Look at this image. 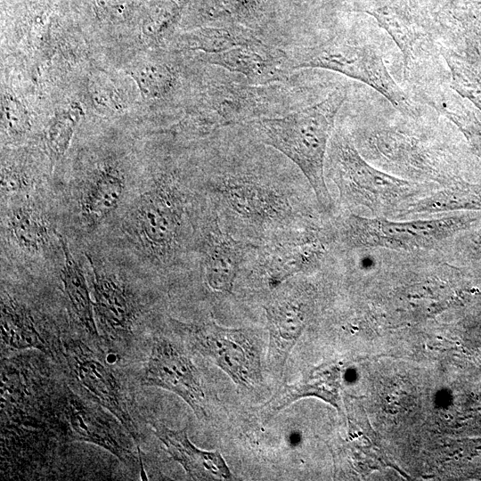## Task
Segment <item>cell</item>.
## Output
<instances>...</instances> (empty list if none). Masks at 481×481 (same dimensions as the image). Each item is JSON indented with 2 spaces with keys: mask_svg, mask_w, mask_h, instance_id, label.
I'll list each match as a JSON object with an SVG mask.
<instances>
[{
  "mask_svg": "<svg viewBox=\"0 0 481 481\" xmlns=\"http://www.w3.org/2000/svg\"><path fill=\"white\" fill-rule=\"evenodd\" d=\"M208 208L198 182L175 169H159L125 209L120 228L147 263L168 268L195 261L200 226Z\"/></svg>",
  "mask_w": 481,
  "mask_h": 481,
  "instance_id": "cell-1",
  "label": "cell"
},
{
  "mask_svg": "<svg viewBox=\"0 0 481 481\" xmlns=\"http://www.w3.org/2000/svg\"><path fill=\"white\" fill-rule=\"evenodd\" d=\"M141 383L170 391L183 399L203 420L208 416L207 397L197 368L172 340L156 338L140 376Z\"/></svg>",
  "mask_w": 481,
  "mask_h": 481,
  "instance_id": "cell-11",
  "label": "cell"
},
{
  "mask_svg": "<svg viewBox=\"0 0 481 481\" xmlns=\"http://www.w3.org/2000/svg\"><path fill=\"white\" fill-rule=\"evenodd\" d=\"M66 357L77 381L123 425L139 448L140 436L125 394L111 370L84 344H65Z\"/></svg>",
  "mask_w": 481,
  "mask_h": 481,
  "instance_id": "cell-16",
  "label": "cell"
},
{
  "mask_svg": "<svg viewBox=\"0 0 481 481\" xmlns=\"http://www.w3.org/2000/svg\"><path fill=\"white\" fill-rule=\"evenodd\" d=\"M153 433L167 453L193 480H232V474L218 451H205L195 446L187 429H171L163 423L151 422Z\"/></svg>",
  "mask_w": 481,
  "mask_h": 481,
  "instance_id": "cell-19",
  "label": "cell"
},
{
  "mask_svg": "<svg viewBox=\"0 0 481 481\" xmlns=\"http://www.w3.org/2000/svg\"><path fill=\"white\" fill-rule=\"evenodd\" d=\"M196 350L223 371L241 388L263 384L262 347L249 328H228L213 321L179 323Z\"/></svg>",
  "mask_w": 481,
  "mask_h": 481,
  "instance_id": "cell-6",
  "label": "cell"
},
{
  "mask_svg": "<svg viewBox=\"0 0 481 481\" xmlns=\"http://www.w3.org/2000/svg\"><path fill=\"white\" fill-rule=\"evenodd\" d=\"M64 410L69 433L75 440L107 450L129 468L136 465L137 457L125 428L112 414L73 394L68 395Z\"/></svg>",
  "mask_w": 481,
  "mask_h": 481,
  "instance_id": "cell-17",
  "label": "cell"
},
{
  "mask_svg": "<svg viewBox=\"0 0 481 481\" xmlns=\"http://www.w3.org/2000/svg\"><path fill=\"white\" fill-rule=\"evenodd\" d=\"M200 60L243 75L250 85L281 82L294 69L290 56L262 40L232 49L201 53Z\"/></svg>",
  "mask_w": 481,
  "mask_h": 481,
  "instance_id": "cell-18",
  "label": "cell"
},
{
  "mask_svg": "<svg viewBox=\"0 0 481 481\" xmlns=\"http://www.w3.org/2000/svg\"><path fill=\"white\" fill-rule=\"evenodd\" d=\"M1 125L4 139L10 143L22 141L31 131V118L26 105L11 93L2 94Z\"/></svg>",
  "mask_w": 481,
  "mask_h": 481,
  "instance_id": "cell-26",
  "label": "cell"
},
{
  "mask_svg": "<svg viewBox=\"0 0 481 481\" xmlns=\"http://www.w3.org/2000/svg\"><path fill=\"white\" fill-rule=\"evenodd\" d=\"M127 177L115 159H100L92 164L73 188V211L79 226L96 231L110 220L125 202Z\"/></svg>",
  "mask_w": 481,
  "mask_h": 481,
  "instance_id": "cell-10",
  "label": "cell"
},
{
  "mask_svg": "<svg viewBox=\"0 0 481 481\" xmlns=\"http://www.w3.org/2000/svg\"><path fill=\"white\" fill-rule=\"evenodd\" d=\"M208 206L230 234L265 245L310 227L291 182L246 162H218L200 181Z\"/></svg>",
  "mask_w": 481,
  "mask_h": 481,
  "instance_id": "cell-2",
  "label": "cell"
},
{
  "mask_svg": "<svg viewBox=\"0 0 481 481\" xmlns=\"http://www.w3.org/2000/svg\"><path fill=\"white\" fill-rule=\"evenodd\" d=\"M347 86L338 85L318 102L281 118H262L243 125L258 141L291 160L306 177L319 209L330 216L334 205L325 182V159L337 115Z\"/></svg>",
  "mask_w": 481,
  "mask_h": 481,
  "instance_id": "cell-3",
  "label": "cell"
},
{
  "mask_svg": "<svg viewBox=\"0 0 481 481\" xmlns=\"http://www.w3.org/2000/svg\"><path fill=\"white\" fill-rule=\"evenodd\" d=\"M383 44L374 34L347 31L311 38L289 56L294 69L319 68L340 73L371 87L401 112L420 114V106L391 75Z\"/></svg>",
  "mask_w": 481,
  "mask_h": 481,
  "instance_id": "cell-4",
  "label": "cell"
},
{
  "mask_svg": "<svg viewBox=\"0 0 481 481\" xmlns=\"http://www.w3.org/2000/svg\"><path fill=\"white\" fill-rule=\"evenodd\" d=\"M99 6L105 11L106 15L116 18L126 10V0H99Z\"/></svg>",
  "mask_w": 481,
  "mask_h": 481,
  "instance_id": "cell-29",
  "label": "cell"
},
{
  "mask_svg": "<svg viewBox=\"0 0 481 481\" xmlns=\"http://www.w3.org/2000/svg\"><path fill=\"white\" fill-rule=\"evenodd\" d=\"M84 116L79 102H71L57 112L49 122L45 140L52 167L66 153L75 128Z\"/></svg>",
  "mask_w": 481,
  "mask_h": 481,
  "instance_id": "cell-25",
  "label": "cell"
},
{
  "mask_svg": "<svg viewBox=\"0 0 481 481\" xmlns=\"http://www.w3.org/2000/svg\"><path fill=\"white\" fill-rule=\"evenodd\" d=\"M257 247L227 232L209 208L200 226L195 253L204 284L215 293L231 294Z\"/></svg>",
  "mask_w": 481,
  "mask_h": 481,
  "instance_id": "cell-8",
  "label": "cell"
},
{
  "mask_svg": "<svg viewBox=\"0 0 481 481\" xmlns=\"http://www.w3.org/2000/svg\"><path fill=\"white\" fill-rule=\"evenodd\" d=\"M1 341L5 351L36 348L49 353L29 309L6 292L1 298Z\"/></svg>",
  "mask_w": 481,
  "mask_h": 481,
  "instance_id": "cell-21",
  "label": "cell"
},
{
  "mask_svg": "<svg viewBox=\"0 0 481 481\" xmlns=\"http://www.w3.org/2000/svg\"><path fill=\"white\" fill-rule=\"evenodd\" d=\"M325 167L339 190L342 200L377 209L400 203L412 194L410 183L381 172L360 155L348 133L334 128L330 136Z\"/></svg>",
  "mask_w": 481,
  "mask_h": 481,
  "instance_id": "cell-5",
  "label": "cell"
},
{
  "mask_svg": "<svg viewBox=\"0 0 481 481\" xmlns=\"http://www.w3.org/2000/svg\"><path fill=\"white\" fill-rule=\"evenodd\" d=\"M261 40L248 29L238 28H205L178 39L182 50L215 53Z\"/></svg>",
  "mask_w": 481,
  "mask_h": 481,
  "instance_id": "cell-24",
  "label": "cell"
},
{
  "mask_svg": "<svg viewBox=\"0 0 481 481\" xmlns=\"http://www.w3.org/2000/svg\"><path fill=\"white\" fill-rule=\"evenodd\" d=\"M176 12L175 5H164L152 10L143 23L142 33L144 39L151 44L163 40L175 21Z\"/></svg>",
  "mask_w": 481,
  "mask_h": 481,
  "instance_id": "cell-28",
  "label": "cell"
},
{
  "mask_svg": "<svg viewBox=\"0 0 481 481\" xmlns=\"http://www.w3.org/2000/svg\"><path fill=\"white\" fill-rule=\"evenodd\" d=\"M93 273V305L96 324L103 335L125 340L133 333L140 305L132 288L115 272L86 254Z\"/></svg>",
  "mask_w": 481,
  "mask_h": 481,
  "instance_id": "cell-15",
  "label": "cell"
},
{
  "mask_svg": "<svg viewBox=\"0 0 481 481\" xmlns=\"http://www.w3.org/2000/svg\"><path fill=\"white\" fill-rule=\"evenodd\" d=\"M336 371L335 368L319 369L301 380L284 384L262 406V415L265 420H269L293 402L306 396L315 395L335 404L338 378Z\"/></svg>",
  "mask_w": 481,
  "mask_h": 481,
  "instance_id": "cell-22",
  "label": "cell"
},
{
  "mask_svg": "<svg viewBox=\"0 0 481 481\" xmlns=\"http://www.w3.org/2000/svg\"><path fill=\"white\" fill-rule=\"evenodd\" d=\"M324 254V246L314 228L258 246L249 263L273 290L288 280L316 265Z\"/></svg>",
  "mask_w": 481,
  "mask_h": 481,
  "instance_id": "cell-14",
  "label": "cell"
},
{
  "mask_svg": "<svg viewBox=\"0 0 481 481\" xmlns=\"http://www.w3.org/2000/svg\"><path fill=\"white\" fill-rule=\"evenodd\" d=\"M450 220L394 222L350 215L342 223L340 239L352 247H380L413 250L432 247L445 238Z\"/></svg>",
  "mask_w": 481,
  "mask_h": 481,
  "instance_id": "cell-9",
  "label": "cell"
},
{
  "mask_svg": "<svg viewBox=\"0 0 481 481\" xmlns=\"http://www.w3.org/2000/svg\"><path fill=\"white\" fill-rule=\"evenodd\" d=\"M273 290L263 306L269 335L266 364L271 373L280 379L306 327L308 304L306 289L291 279Z\"/></svg>",
  "mask_w": 481,
  "mask_h": 481,
  "instance_id": "cell-12",
  "label": "cell"
},
{
  "mask_svg": "<svg viewBox=\"0 0 481 481\" xmlns=\"http://www.w3.org/2000/svg\"><path fill=\"white\" fill-rule=\"evenodd\" d=\"M265 89L225 77L214 79L179 128L188 135H204L226 126L260 118L266 104Z\"/></svg>",
  "mask_w": 481,
  "mask_h": 481,
  "instance_id": "cell-7",
  "label": "cell"
},
{
  "mask_svg": "<svg viewBox=\"0 0 481 481\" xmlns=\"http://www.w3.org/2000/svg\"><path fill=\"white\" fill-rule=\"evenodd\" d=\"M62 262L60 273L68 308L83 330L95 339L100 338L93 300L80 264L74 257L67 239L60 232Z\"/></svg>",
  "mask_w": 481,
  "mask_h": 481,
  "instance_id": "cell-20",
  "label": "cell"
},
{
  "mask_svg": "<svg viewBox=\"0 0 481 481\" xmlns=\"http://www.w3.org/2000/svg\"><path fill=\"white\" fill-rule=\"evenodd\" d=\"M129 75L136 83L143 98L151 101L167 100L178 86V75L170 63L151 60L134 65Z\"/></svg>",
  "mask_w": 481,
  "mask_h": 481,
  "instance_id": "cell-23",
  "label": "cell"
},
{
  "mask_svg": "<svg viewBox=\"0 0 481 481\" xmlns=\"http://www.w3.org/2000/svg\"><path fill=\"white\" fill-rule=\"evenodd\" d=\"M90 100L98 110L112 114L125 109L124 100L108 78L94 76L87 86Z\"/></svg>",
  "mask_w": 481,
  "mask_h": 481,
  "instance_id": "cell-27",
  "label": "cell"
},
{
  "mask_svg": "<svg viewBox=\"0 0 481 481\" xmlns=\"http://www.w3.org/2000/svg\"><path fill=\"white\" fill-rule=\"evenodd\" d=\"M36 197L32 193L2 200V238L28 258L42 257L61 245L60 232Z\"/></svg>",
  "mask_w": 481,
  "mask_h": 481,
  "instance_id": "cell-13",
  "label": "cell"
}]
</instances>
